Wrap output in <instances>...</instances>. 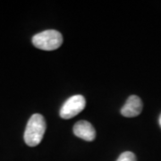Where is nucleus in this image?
Returning a JSON list of instances; mask_svg holds the SVG:
<instances>
[{
  "mask_svg": "<svg viewBox=\"0 0 161 161\" xmlns=\"http://www.w3.org/2000/svg\"><path fill=\"white\" fill-rule=\"evenodd\" d=\"M47 124L45 118L40 114H34L31 116L26 125L23 139L30 147H36L41 142L45 134Z\"/></svg>",
  "mask_w": 161,
  "mask_h": 161,
  "instance_id": "1",
  "label": "nucleus"
},
{
  "mask_svg": "<svg viewBox=\"0 0 161 161\" xmlns=\"http://www.w3.org/2000/svg\"><path fill=\"white\" fill-rule=\"evenodd\" d=\"M63 43V36L56 30H47L32 37V44L35 47L51 51L58 49Z\"/></svg>",
  "mask_w": 161,
  "mask_h": 161,
  "instance_id": "2",
  "label": "nucleus"
},
{
  "mask_svg": "<svg viewBox=\"0 0 161 161\" xmlns=\"http://www.w3.org/2000/svg\"><path fill=\"white\" fill-rule=\"evenodd\" d=\"M86 107L85 98L81 95H75L70 97L61 107L59 115L64 119H71L80 114Z\"/></svg>",
  "mask_w": 161,
  "mask_h": 161,
  "instance_id": "3",
  "label": "nucleus"
},
{
  "mask_svg": "<svg viewBox=\"0 0 161 161\" xmlns=\"http://www.w3.org/2000/svg\"><path fill=\"white\" fill-rule=\"evenodd\" d=\"M142 101L136 95L130 96L121 109V114L125 117H135L142 111Z\"/></svg>",
  "mask_w": 161,
  "mask_h": 161,
  "instance_id": "4",
  "label": "nucleus"
},
{
  "mask_svg": "<svg viewBox=\"0 0 161 161\" xmlns=\"http://www.w3.org/2000/svg\"><path fill=\"white\" fill-rule=\"evenodd\" d=\"M73 130L77 137L87 142H92L96 138V131L92 124L88 121L81 120L77 122Z\"/></svg>",
  "mask_w": 161,
  "mask_h": 161,
  "instance_id": "5",
  "label": "nucleus"
},
{
  "mask_svg": "<svg viewBox=\"0 0 161 161\" xmlns=\"http://www.w3.org/2000/svg\"><path fill=\"white\" fill-rule=\"evenodd\" d=\"M116 161H136V157L131 151H125L119 156Z\"/></svg>",
  "mask_w": 161,
  "mask_h": 161,
  "instance_id": "6",
  "label": "nucleus"
},
{
  "mask_svg": "<svg viewBox=\"0 0 161 161\" xmlns=\"http://www.w3.org/2000/svg\"><path fill=\"white\" fill-rule=\"evenodd\" d=\"M158 123H159V125L161 127V115H159V119H158Z\"/></svg>",
  "mask_w": 161,
  "mask_h": 161,
  "instance_id": "7",
  "label": "nucleus"
}]
</instances>
